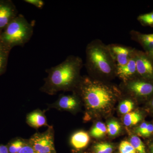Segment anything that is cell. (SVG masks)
<instances>
[{
	"mask_svg": "<svg viewBox=\"0 0 153 153\" xmlns=\"http://www.w3.org/2000/svg\"><path fill=\"white\" fill-rule=\"evenodd\" d=\"M75 89L87 110L94 113H109L120 94L117 88L91 76L81 77Z\"/></svg>",
	"mask_w": 153,
	"mask_h": 153,
	"instance_id": "obj_1",
	"label": "cell"
},
{
	"mask_svg": "<svg viewBox=\"0 0 153 153\" xmlns=\"http://www.w3.org/2000/svg\"><path fill=\"white\" fill-rule=\"evenodd\" d=\"M82 66L80 57L68 56L62 63L47 69L48 75L40 90L49 95L62 91L74 90L81 78L79 74Z\"/></svg>",
	"mask_w": 153,
	"mask_h": 153,
	"instance_id": "obj_2",
	"label": "cell"
},
{
	"mask_svg": "<svg viewBox=\"0 0 153 153\" xmlns=\"http://www.w3.org/2000/svg\"><path fill=\"white\" fill-rule=\"evenodd\" d=\"M85 67L91 74L100 77L116 76L117 66L108 45L99 39L88 44Z\"/></svg>",
	"mask_w": 153,
	"mask_h": 153,
	"instance_id": "obj_3",
	"label": "cell"
},
{
	"mask_svg": "<svg viewBox=\"0 0 153 153\" xmlns=\"http://www.w3.org/2000/svg\"><path fill=\"white\" fill-rule=\"evenodd\" d=\"M34 25L28 22L23 15L15 18L0 34V39L9 49L15 46H23L33 36Z\"/></svg>",
	"mask_w": 153,
	"mask_h": 153,
	"instance_id": "obj_4",
	"label": "cell"
},
{
	"mask_svg": "<svg viewBox=\"0 0 153 153\" xmlns=\"http://www.w3.org/2000/svg\"><path fill=\"white\" fill-rule=\"evenodd\" d=\"M36 153H55L54 130L52 126H48L46 131L36 133L28 140Z\"/></svg>",
	"mask_w": 153,
	"mask_h": 153,
	"instance_id": "obj_5",
	"label": "cell"
},
{
	"mask_svg": "<svg viewBox=\"0 0 153 153\" xmlns=\"http://www.w3.org/2000/svg\"><path fill=\"white\" fill-rule=\"evenodd\" d=\"M150 56L135 50V57L138 76L142 79L153 82V63Z\"/></svg>",
	"mask_w": 153,
	"mask_h": 153,
	"instance_id": "obj_6",
	"label": "cell"
},
{
	"mask_svg": "<svg viewBox=\"0 0 153 153\" xmlns=\"http://www.w3.org/2000/svg\"><path fill=\"white\" fill-rule=\"evenodd\" d=\"M124 83L126 90L137 97H147L153 94L152 82L136 78Z\"/></svg>",
	"mask_w": 153,
	"mask_h": 153,
	"instance_id": "obj_7",
	"label": "cell"
},
{
	"mask_svg": "<svg viewBox=\"0 0 153 153\" xmlns=\"http://www.w3.org/2000/svg\"><path fill=\"white\" fill-rule=\"evenodd\" d=\"M117 66H124L129 61L135 49L118 44L108 45Z\"/></svg>",
	"mask_w": 153,
	"mask_h": 153,
	"instance_id": "obj_8",
	"label": "cell"
},
{
	"mask_svg": "<svg viewBox=\"0 0 153 153\" xmlns=\"http://www.w3.org/2000/svg\"><path fill=\"white\" fill-rule=\"evenodd\" d=\"M79 104V99L75 94L61 95L55 102L49 105V107L58 110L73 112L77 109Z\"/></svg>",
	"mask_w": 153,
	"mask_h": 153,
	"instance_id": "obj_9",
	"label": "cell"
},
{
	"mask_svg": "<svg viewBox=\"0 0 153 153\" xmlns=\"http://www.w3.org/2000/svg\"><path fill=\"white\" fill-rule=\"evenodd\" d=\"M17 11L13 3L8 1H0V31L4 30L17 16Z\"/></svg>",
	"mask_w": 153,
	"mask_h": 153,
	"instance_id": "obj_10",
	"label": "cell"
},
{
	"mask_svg": "<svg viewBox=\"0 0 153 153\" xmlns=\"http://www.w3.org/2000/svg\"><path fill=\"white\" fill-rule=\"evenodd\" d=\"M135 50L134 55L127 64L117 67L116 76L122 79L124 82L134 79L138 76L135 57Z\"/></svg>",
	"mask_w": 153,
	"mask_h": 153,
	"instance_id": "obj_11",
	"label": "cell"
},
{
	"mask_svg": "<svg viewBox=\"0 0 153 153\" xmlns=\"http://www.w3.org/2000/svg\"><path fill=\"white\" fill-rule=\"evenodd\" d=\"M130 35L132 40L139 43L145 49L146 54L152 56L153 53V34H144L132 30Z\"/></svg>",
	"mask_w": 153,
	"mask_h": 153,
	"instance_id": "obj_12",
	"label": "cell"
},
{
	"mask_svg": "<svg viewBox=\"0 0 153 153\" xmlns=\"http://www.w3.org/2000/svg\"><path fill=\"white\" fill-rule=\"evenodd\" d=\"M26 122L28 125L34 128H39L44 126H49L45 114L40 109L35 110L28 114Z\"/></svg>",
	"mask_w": 153,
	"mask_h": 153,
	"instance_id": "obj_13",
	"label": "cell"
},
{
	"mask_svg": "<svg viewBox=\"0 0 153 153\" xmlns=\"http://www.w3.org/2000/svg\"><path fill=\"white\" fill-rule=\"evenodd\" d=\"M90 140V136L87 132L83 131H79L72 135L70 138V143L74 149L79 150L86 147Z\"/></svg>",
	"mask_w": 153,
	"mask_h": 153,
	"instance_id": "obj_14",
	"label": "cell"
},
{
	"mask_svg": "<svg viewBox=\"0 0 153 153\" xmlns=\"http://www.w3.org/2000/svg\"><path fill=\"white\" fill-rule=\"evenodd\" d=\"M142 115L140 113L135 111L128 113L124 117V124L126 126L135 125L142 120Z\"/></svg>",
	"mask_w": 153,
	"mask_h": 153,
	"instance_id": "obj_15",
	"label": "cell"
},
{
	"mask_svg": "<svg viewBox=\"0 0 153 153\" xmlns=\"http://www.w3.org/2000/svg\"><path fill=\"white\" fill-rule=\"evenodd\" d=\"M27 141L22 138H16L12 140L7 145L9 153H19Z\"/></svg>",
	"mask_w": 153,
	"mask_h": 153,
	"instance_id": "obj_16",
	"label": "cell"
},
{
	"mask_svg": "<svg viewBox=\"0 0 153 153\" xmlns=\"http://www.w3.org/2000/svg\"><path fill=\"white\" fill-rule=\"evenodd\" d=\"M107 133L105 124L101 122H98L93 126L90 131V135L95 138H101Z\"/></svg>",
	"mask_w": 153,
	"mask_h": 153,
	"instance_id": "obj_17",
	"label": "cell"
},
{
	"mask_svg": "<svg viewBox=\"0 0 153 153\" xmlns=\"http://www.w3.org/2000/svg\"><path fill=\"white\" fill-rule=\"evenodd\" d=\"M135 132L140 136L145 137H150L153 134V125L143 122L137 128Z\"/></svg>",
	"mask_w": 153,
	"mask_h": 153,
	"instance_id": "obj_18",
	"label": "cell"
},
{
	"mask_svg": "<svg viewBox=\"0 0 153 153\" xmlns=\"http://www.w3.org/2000/svg\"><path fill=\"white\" fill-rule=\"evenodd\" d=\"M10 49L0 42V75L5 70Z\"/></svg>",
	"mask_w": 153,
	"mask_h": 153,
	"instance_id": "obj_19",
	"label": "cell"
},
{
	"mask_svg": "<svg viewBox=\"0 0 153 153\" xmlns=\"http://www.w3.org/2000/svg\"><path fill=\"white\" fill-rule=\"evenodd\" d=\"M93 150L94 153H112L114 146L110 143H98L94 146Z\"/></svg>",
	"mask_w": 153,
	"mask_h": 153,
	"instance_id": "obj_20",
	"label": "cell"
},
{
	"mask_svg": "<svg viewBox=\"0 0 153 153\" xmlns=\"http://www.w3.org/2000/svg\"><path fill=\"white\" fill-rule=\"evenodd\" d=\"M129 142L137 153H147L144 144L138 137L135 135L132 136Z\"/></svg>",
	"mask_w": 153,
	"mask_h": 153,
	"instance_id": "obj_21",
	"label": "cell"
},
{
	"mask_svg": "<svg viewBox=\"0 0 153 153\" xmlns=\"http://www.w3.org/2000/svg\"><path fill=\"white\" fill-rule=\"evenodd\" d=\"M134 103L131 100L126 99L122 102L119 106L120 112L123 114L131 112L134 108Z\"/></svg>",
	"mask_w": 153,
	"mask_h": 153,
	"instance_id": "obj_22",
	"label": "cell"
},
{
	"mask_svg": "<svg viewBox=\"0 0 153 153\" xmlns=\"http://www.w3.org/2000/svg\"><path fill=\"white\" fill-rule=\"evenodd\" d=\"M106 127L107 133L111 136L117 135L120 131L121 126L116 121L112 120L109 122Z\"/></svg>",
	"mask_w": 153,
	"mask_h": 153,
	"instance_id": "obj_23",
	"label": "cell"
},
{
	"mask_svg": "<svg viewBox=\"0 0 153 153\" xmlns=\"http://www.w3.org/2000/svg\"><path fill=\"white\" fill-rule=\"evenodd\" d=\"M139 22L145 26H153V12L140 15L137 18Z\"/></svg>",
	"mask_w": 153,
	"mask_h": 153,
	"instance_id": "obj_24",
	"label": "cell"
},
{
	"mask_svg": "<svg viewBox=\"0 0 153 153\" xmlns=\"http://www.w3.org/2000/svg\"><path fill=\"white\" fill-rule=\"evenodd\" d=\"M120 153H137L131 143L127 141H123L119 146Z\"/></svg>",
	"mask_w": 153,
	"mask_h": 153,
	"instance_id": "obj_25",
	"label": "cell"
},
{
	"mask_svg": "<svg viewBox=\"0 0 153 153\" xmlns=\"http://www.w3.org/2000/svg\"><path fill=\"white\" fill-rule=\"evenodd\" d=\"M19 153H36V152L34 150L33 148L30 145L29 142V140H27L26 143L23 148L21 149V150Z\"/></svg>",
	"mask_w": 153,
	"mask_h": 153,
	"instance_id": "obj_26",
	"label": "cell"
},
{
	"mask_svg": "<svg viewBox=\"0 0 153 153\" xmlns=\"http://www.w3.org/2000/svg\"><path fill=\"white\" fill-rule=\"evenodd\" d=\"M25 1L39 9L42 8L44 5V1L42 0H25Z\"/></svg>",
	"mask_w": 153,
	"mask_h": 153,
	"instance_id": "obj_27",
	"label": "cell"
},
{
	"mask_svg": "<svg viewBox=\"0 0 153 153\" xmlns=\"http://www.w3.org/2000/svg\"><path fill=\"white\" fill-rule=\"evenodd\" d=\"M0 153H9L7 145L0 144Z\"/></svg>",
	"mask_w": 153,
	"mask_h": 153,
	"instance_id": "obj_28",
	"label": "cell"
},
{
	"mask_svg": "<svg viewBox=\"0 0 153 153\" xmlns=\"http://www.w3.org/2000/svg\"><path fill=\"white\" fill-rule=\"evenodd\" d=\"M149 150L150 153H153V143H151L150 145Z\"/></svg>",
	"mask_w": 153,
	"mask_h": 153,
	"instance_id": "obj_29",
	"label": "cell"
},
{
	"mask_svg": "<svg viewBox=\"0 0 153 153\" xmlns=\"http://www.w3.org/2000/svg\"><path fill=\"white\" fill-rule=\"evenodd\" d=\"M150 104L151 107H152V108L153 109V98L151 100Z\"/></svg>",
	"mask_w": 153,
	"mask_h": 153,
	"instance_id": "obj_30",
	"label": "cell"
},
{
	"mask_svg": "<svg viewBox=\"0 0 153 153\" xmlns=\"http://www.w3.org/2000/svg\"><path fill=\"white\" fill-rule=\"evenodd\" d=\"M152 56H153V54H152Z\"/></svg>",
	"mask_w": 153,
	"mask_h": 153,
	"instance_id": "obj_31",
	"label": "cell"
},
{
	"mask_svg": "<svg viewBox=\"0 0 153 153\" xmlns=\"http://www.w3.org/2000/svg\"><path fill=\"white\" fill-rule=\"evenodd\" d=\"M1 39H0V42H1Z\"/></svg>",
	"mask_w": 153,
	"mask_h": 153,
	"instance_id": "obj_32",
	"label": "cell"
},
{
	"mask_svg": "<svg viewBox=\"0 0 153 153\" xmlns=\"http://www.w3.org/2000/svg\"></svg>",
	"mask_w": 153,
	"mask_h": 153,
	"instance_id": "obj_33",
	"label": "cell"
}]
</instances>
